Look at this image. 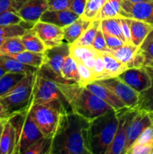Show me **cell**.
Wrapping results in <instances>:
<instances>
[{"mask_svg":"<svg viewBox=\"0 0 153 154\" xmlns=\"http://www.w3.org/2000/svg\"><path fill=\"white\" fill-rule=\"evenodd\" d=\"M100 26L103 32L116 36L126 43L125 39L122 32L119 18H109V19L100 20Z\"/></svg>","mask_w":153,"mask_h":154,"instance_id":"1f68e13d","label":"cell"},{"mask_svg":"<svg viewBox=\"0 0 153 154\" xmlns=\"http://www.w3.org/2000/svg\"><path fill=\"white\" fill-rule=\"evenodd\" d=\"M98 81L112 90L127 108H137L139 104V93L122 82L117 77Z\"/></svg>","mask_w":153,"mask_h":154,"instance_id":"9c48e42d","label":"cell"},{"mask_svg":"<svg viewBox=\"0 0 153 154\" xmlns=\"http://www.w3.org/2000/svg\"><path fill=\"white\" fill-rule=\"evenodd\" d=\"M3 120H4V119H3V118H0V123H1V122Z\"/></svg>","mask_w":153,"mask_h":154,"instance_id":"f907efd6","label":"cell"},{"mask_svg":"<svg viewBox=\"0 0 153 154\" xmlns=\"http://www.w3.org/2000/svg\"><path fill=\"white\" fill-rule=\"evenodd\" d=\"M22 21L17 13L12 11H6L0 14V26L20 24Z\"/></svg>","mask_w":153,"mask_h":154,"instance_id":"74e56055","label":"cell"},{"mask_svg":"<svg viewBox=\"0 0 153 154\" xmlns=\"http://www.w3.org/2000/svg\"><path fill=\"white\" fill-rule=\"evenodd\" d=\"M79 17L78 15L70 10H49L45 11L40 18V21L60 27H64L72 23Z\"/></svg>","mask_w":153,"mask_h":154,"instance_id":"2e32d148","label":"cell"},{"mask_svg":"<svg viewBox=\"0 0 153 154\" xmlns=\"http://www.w3.org/2000/svg\"><path fill=\"white\" fill-rule=\"evenodd\" d=\"M48 9L45 0H28L18 11L17 14L27 22L34 23L40 20L44 12Z\"/></svg>","mask_w":153,"mask_h":154,"instance_id":"9a60e30c","label":"cell"},{"mask_svg":"<svg viewBox=\"0 0 153 154\" xmlns=\"http://www.w3.org/2000/svg\"><path fill=\"white\" fill-rule=\"evenodd\" d=\"M117 78L139 93L148 89L152 84L151 77L145 68H130Z\"/></svg>","mask_w":153,"mask_h":154,"instance_id":"7c38bea8","label":"cell"},{"mask_svg":"<svg viewBox=\"0 0 153 154\" xmlns=\"http://www.w3.org/2000/svg\"><path fill=\"white\" fill-rule=\"evenodd\" d=\"M106 0H87L85 9L80 17L85 20L93 21Z\"/></svg>","mask_w":153,"mask_h":154,"instance_id":"e575fe53","label":"cell"},{"mask_svg":"<svg viewBox=\"0 0 153 154\" xmlns=\"http://www.w3.org/2000/svg\"><path fill=\"white\" fill-rule=\"evenodd\" d=\"M122 32L125 39L126 43H131L130 39V19L129 18H119Z\"/></svg>","mask_w":153,"mask_h":154,"instance_id":"7bdbcfd3","label":"cell"},{"mask_svg":"<svg viewBox=\"0 0 153 154\" xmlns=\"http://www.w3.org/2000/svg\"><path fill=\"white\" fill-rule=\"evenodd\" d=\"M6 120H7V119H4V120H3L0 123V141H1V138H2V135L3 129H4V123H5Z\"/></svg>","mask_w":153,"mask_h":154,"instance_id":"bcb514c9","label":"cell"},{"mask_svg":"<svg viewBox=\"0 0 153 154\" xmlns=\"http://www.w3.org/2000/svg\"><path fill=\"white\" fill-rule=\"evenodd\" d=\"M32 102L34 104L57 102L64 107L68 112L72 111L56 82L42 75L38 69L35 73Z\"/></svg>","mask_w":153,"mask_h":154,"instance_id":"8992f818","label":"cell"},{"mask_svg":"<svg viewBox=\"0 0 153 154\" xmlns=\"http://www.w3.org/2000/svg\"><path fill=\"white\" fill-rule=\"evenodd\" d=\"M104 72V60L102 57L101 51H99L98 54L97 55L95 59V63H94V69H93V75H94L95 81L100 80V77Z\"/></svg>","mask_w":153,"mask_h":154,"instance_id":"60d3db41","label":"cell"},{"mask_svg":"<svg viewBox=\"0 0 153 154\" xmlns=\"http://www.w3.org/2000/svg\"><path fill=\"white\" fill-rule=\"evenodd\" d=\"M52 137H41L32 144L23 154H50Z\"/></svg>","mask_w":153,"mask_h":154,"instance_id":"d6a6232c","label":"cell"},{"mask_svg":"<svg viewBox=\"0 0 153 154\" xmlns=\"http://www.w3.org/2000/svg\"><path fill=\"white\" fill-rule=\"evenodd\" d=\"M145 60V67H153V29L138 48Z\"/></svg>","mask_w":153,"mask_h":154,"instance_id":"836d02e7","label":"cell"},{"mask_svg":"<svg viewBox=\"0 0 153 154\" xmlns=\"http://www.w3.org/2000/svg\"><path fill=\"white\" fill-rule=\"evenodd\" d=\"M92 48L95 49L96 51H101V52H109L110 50L106 46V42H105L104 36L103 32H102L100 26L98 29L96 35L94 37V41L92 45Z\"/></svg>","mask_w":153,"mask_h":154,"instance_id":"f35d334b","label":"cell"},{"mask_svg":"<svg viewBox=\"0 0 153 154\" xmlns=\"http://www.w3.org/2000/svg\"><path fill=\"white\" fill-rule=\"evenodd\" d=\"M26 51L20 37L8 38L0 46V56H8Z\"/></svg>","mask_w":153,"mask_h":154,"instance_id":"4dcf8cb0","label":"cell"},{"mask_svg":"<svg viewBox=\"0 0 153 154\" xmlns=\"http://www.w3.org/2000/svg\"><path fill=\"white\" fill-rule=\"evenodd\" d=\"M153 123V111L138 109L130 121L126 132V143L124 154L135 142L141 132Z\"/></svg>","mask_w":153,"mask_h":154,"instance_id":"30bf717a","label":"cell"},{"mask_svg":"<svg viewBox=\"0 0 153 154\" xmlns=\"http://www.w3.org/2000/svg\"><path fill=\"white\" fill-rule=\"evenodd\" d=\"M43 134L39 129L38 126L33 120L29 112V108L26 114L25 122L22 126V132L20 137L19 144L17 147V153L23 154L24 151L31 145L32 144L37 141L38 139L43 137Z\"/></svg>","mask_w":153,"mask_h":154,"instance_id":"4fadbf2b","label":"cell"},{"mask_svg":"<svg viewBox=\"0 0 153 154\" xmlns=\"http://www.w3.org/2000/svg\"><path fill=\"white\" fill-rule=\"evenodd\" d=\"M26 75L9 72L3 75L0 78V97L10 92Z\"/></svg>","mask_w":153,"mask_h":154,"instance_id":"4316f807","label":"cell"},{"mask_svg":"<svg viewBox=\"0 0 153 154\" xmlns=\"http://www.w3.org/2000/svg\"><path fill=\"white\" fill-rule=\"evenodd\" d=\"M32 30L42 41L46 49L57 46L64 42L63 27L39 20L34 23Z\"/></svg>","mask_w":153,"mask_h":154,"instance_id":"8fae6325","label":"cell"},{"mask_svg":"<svg viewBox=\"0 0 153 154\" xmlns=\"http://www.w3.org/2000/svg\"><path fill=\"white\" fill-rule=\"evenodd\" d=\"M8 57H10L14 60H17L20 63L23 64L28 65V66H34V67L40 68V66L44 64V54H40V53L31 52L28 51H23L22 52L17 53V54H10Z\"/></svg>","mask_w":153,"mask_h":154,"instance_id":"cb8c5ba5","label":"cell"},{"mask_svg":"<svg viewBox=\"0 0 153 154\" xmlns=\"http://www.w3.org/2000/svg\"><path fill=\"white\" fill-rule=\"evenodd\" d=\"M29 112L44 137H52L61 114L68 112L57 102L37 103L31 102Z\"/></svg>","mask_w":153,"mask_h":154,"instance_id":"5b68a950","label":"cell"},{"mask_svg":"<svg viewBox=\"0 0 153 154\" xmlns=\"http://www.w3.org/2000/svg\"><path fill=\"white\" fill-rule=\"evenodd\" d=\"M26 31L27 29H26L20 24L0 26V38H8L12 37H20Z\"/></svg>","mask_w":153,"mask_h":154,"instance_id":"d590c367","label":"cell"},{"mask_svg":"<svg viewBox=\"0 0 153 154\" xmlns=\"http://www.w3.org/2000/svg\"><path fill=\"white\" fill-rule=\"evenodd\" d=\"M89 122L73 111L61 114L52 137L50 154H92L88 139Z\"/></svg>","mask_w":153,"mask_h":154,"instance_id":"6da1fadb","label":"cell"},{"mask_svg":"<svg viewBox=\"0 0 153 154\" xmlns=\"http://www.w3.org/2000/svg\"><path fill=\"white\" fill-rule=\"evenodd\" d=\"M153 26L137 20L130 19V39L131 43L140 47L148 33L152 30Z\"/></svg>","mask_w":153,"mask_h":154,"instance_id":"44dd1931","label":"cell"},{"mask_svg":"<svg viewBox=\"0 0 153 154\" xmlns=\"http://www.w3.org/2000/svg\"><path fill=\"white\" fill-rule=\"evenodd\" d=\"M71 111L91 121L112 109L108 104L79 83L56 82Z\"/></svg>","mask_w":153,"mask_h":154,"instance_id":"7a4b0ae2","label":"cell"},{"mask_svg":"<svg viewBox=\"0 0 153 154\" xmlns=\"http://www.w3.org/2000/svg\"><path fill=\"white\" fill-rule=\"evenodd\" d=\"M91 22L92 21L85 20L79 17L72 23L63 27L64 42L70 45L73 44L86 30Z\"/></svg>","mask_w":153,"mask_h":154,"instance_id":"ffe728a7","label":"cell"},{"mask_svg":"<svg viewBox=\"0 0 153 154\" xmlns=\"http://www.w3.org/2000/svg\"><path fill=\"white\" fill-rule=\"evenodd\" d=\"M17 150L16 131L7 119L0 141V154H16Z\"/></svg>","mask_w":153,"mask_h":154,"instance_id":"ac0fdd59","label":"cell"},{"mask_svg":"<svg viewBox=\"0 0 153 154\" xmlns=\"http://www.w3.org/2000/svg\"><path fill=\"white\" fill-rule=\"evenodd\" d=\"M103 34L104 36L106 46L110 50H116L125 44L122 40L116 37V36L111 35L107 34L106 32H103Z\"/></svg>","mask_w":153,"mask_h":154,"instance_id":"b9f144b4","label":"cell"},{"mask_svg":"<svg viewBox=\"0 0 153 154\" xmlns=\"http://www.w3.org/2000/svg\"><path fill=\"white\" fill-rule=\"evenodd\" d=\"M6 38H0V46H1L2 45L3 42H4V40H5Z\"/></svg>","mask_w":153,"mask_h":154,"instance_id":"681fc988","label":"cell"},{"mask_svg":"<svg viewBox=\"0 0 153 154\" xmlns=\"http://www.w3.org/2000/svg\"><path fill=\"white\" fill-rule=\"evenodd\" d=\"M99 51L92 47L70 45V56L75 62H80L92 72Z\"/></svg>","mask_w":153,"mask_h":154,"instance_id":"e0dca14e","label":"cell"},{"mask_svg":"<svg viewBox=\"0 0 153 154\" xmlns=\"http://www.w3.org/2000/svg\"><path fill=\"white\" fill-rule=\"evenodd\" d=\"M0 63L7 72H15V73L31 74L35 73L38 68L32 66L23 64L17 60L8 56H0Z\"/></svg>","mask_w":153,"mask_h":154,"instance_id":"7402d4cb","label":"cell"},{"mask_svg":"<svg viewBox=\"0 0 153 154\" xmlns=\"http://www.w3.org/2000/svg\"><path fill=\"white\" fill-rule=\"evenodd\" d=\"M119 18L137 20L153 26V1L132 3L122 0Z\"/></svg>","mask_w":153,"mask_h":154,"instance_id":"ba28073f","label":"cell"},{"mask_svg":"<svg viewBox=\"0 0 153 154\" xmlns=\"http://www.w3.org/2000/svg\"><path fill=\"white\" fill-rule=\"evenodd\" d=\"M6 72H7V71L5 70V69L3 67V66L1 64V63H0V78H1L3 75H4Z\"/></svg>","mask_w":153,"mask_h":154,"instance_id":"7dc6e473","label":"cell"},{"mask_svg":"<svg viewBox=\"0 0 153 154\" xmlns=\"http://www.w3.org/2000/svg\"><path fill=\"white\" fill-rule=\"evenodd\" d=\"M128 2H130L132 3H137V2H150L153 0H128Z\"/></svg>","mask_w":153,"mask_h":154,"instance_id":"c3c4849f","label":"cell"},{"mask_svg":"<svg viewBox=\"0 0 153 154\" xmlns=\"http://www.w3.org/2000/svg\"><path fill=\"white\" fill-rule=\"evenodd\" d=\"M137 110V108L135 107L130 108H124L116 111L118 117V126L115 137L106 154H124L126 132Z\"/></svg>","mask_w":153,"mask_h":154,"instance_id":"52a82bcc","label":"cell"},{"mask_svg":"<svg viewBox=\"0 0 153 154\" xmlns=\"http://www.w3.org/2000/svg\"><path fill=\"white\" fill-rule=\"evenodd\" d=\"M118 126L117 112L112 110L89 122L88 139L92 154H106Z\"/></svg>","mask_w":153,"mask_h":154,"instance_id":"3957f363","label":"cell"},{"mask_svg":"<svg viewBox=\"0 0 153 154\" xmlns=\"http://www.w3.org/2000/svg\"><path fill=\"white\" fill-rule=\"evenodd\" d=\"M151 77V86L139 93V104L137 109L153 111V67H145Z\"/></svg>","mask_w":153,"mask_h":154,"instance_id":"83f0119b","label":"cell"},{"mask_svg":"<svg viewBox=\"0 0 153 154\" xmlns=\"http://www.w3.org/2000/svg\"><path fill=\"white\" fill-rule=\"evenodd\" d=\"M122 0H106L94 20H103L109 18H119Z\"/></svg>","mask_w":153,"mask_h":154,"instance_id":"484cf974","label":"cell"},{"mask_svg":"<svg viewBox=\"0 0 153 154\" xmlns=\"http://www.w3.org/2000/svg\"><path fill=\"white\" fill-rule=\"evenodd\" d=\"M35 73L27 74L10 92L0 97V102L9 117L29 107L32 99Z\"/></svg>","mask_w":153,"mask_h":154,"instance_id":"277c9868","label":"cell"},{"mask_svg":"<svg viewBox=\"0 0 153 154\" xmlns=\"http://www.w3.org/2000/svg\"><path fill=\"white\" fill-rule=\"evenodd\" d=\"M61 75L64 80L70 82L80 83L79 72L74 60L70 57V54L66 57L61 70Z\"/></svg>","mask_w":153,"mask_h":154,"instance_id":"f1b7e54d","label":"cell"},{"mask_svg":"<svg viewBox=\"0 0 153 154\" xmlns=\"http://www.w3.org/2000/svg\"><path fill=\"white\" fill-rule=\"evenodd\" d=\"M101 54L104 60V72L100 77V80L116 78L128 69L126 65L121 63L119 60H117L109 53L101 52Z\"/></svg>","mask_w":153,"mask_h":154,"instance_id":"d6986e66","label":"cell"},{"mask_svg":"<svg viewBox=\"0 0 153 154\" xmlns=\"http://www.w3.org/2000/svg\"><path fill=\"white\" fill-rule=\"evenodd\" d=\"M9 115L8 114L7 111H5L4 109V106L2 105V104L0 102V118H3V119H8L9 118Z\"/></svg>","mask_w":153,"mask_h":154,"instance_id":"f6af8a7d","label":"cell"},{"mask_svg":"<svg viewBox=\"0 0 153 154\" xmlns=\"http://www.w3.org/2000/svg\"><path fill=\"white\" fill-rule=\"evenodd\" d=\"M100 20H93L90 23L89 26L86 29L85 32L78 38L71 45H80V46L92 47V42L96 35L98 29L100 26Z\"/></svg>","mask_w":153,"mask_h":154,"instance_id":"f546056e","label":"cell"},{"mask_svg":"<svg viewBox=\"0 0 153 154\" xmlns=\"http://www.w3.org/2000/svg\"><path fill=\"white\" fill-rule=\"evenodd\" d=\"M75 63L77 66L78 72H79L80 78V81L79 83L80 85L86 87L87 84L95 81L94 75L89 69H88L86 66H84L82 63H80V62H75Z\"/></svg>","mask_w":153,"mask_h":154,"instance_id":"8d00e7d4","label":"cell"},{"mask_svg":"<svg viewBox=\"0 0 153 154\" xmlns=\"http://www.w3.org/2000/svg\"><path fill=\"white\" fill-rule=\"evenodd\" d=\"M49 10H68L70 9L72 0H45Z\"/></svg>","mask_w":153,"mask_h":154,"instance_id":"ab89813d","label":"cell"},{"mask_svg":"<svg viewBox=\"0 0 153 154\" xmlns=\"http://www.w3.org/2000/svg\"><path fill=\"white\" fill-rule=\"evenodd\" d=\"M86 87L88 90H89L92 93H94L95 96L102 99L104 102L108 104L116 111H120L123 108H127L124 105V104L116 96L115 93L112 90L104 86L103 84H100L98 81H94L90 84H87Z\"/></svg>","mask_w":153,"mask_h":154,"instance_id":"5bb4252c","label":"cell"},{"mask_svg":"<svg viewBox=\"0 0 153 154\" xmlns=\"http://www.w3.org/2000/svg\"><path fill=\"white\" fill-rule=\"evenodd\" d=\"M20 38L26 51L44 54L46 50L42 41L32 29L27 30Z\"/></svg>","mask_w":153,"mask_h":154,"instance_id":"d4e9b609","label":"cell"},{"mask_svg":"<svg viewBox=\"0 0 153 154\" xmlns=\"http://www.w3.org/2000/svg\"><path fill=\"white\" fill-rule=\"evenodd\" d=\"M138 48L139 47L135 46L132 43H125L120 48L116 50H110L107 53L116 57L121 63L126 65L128 69H129Z\"/></svg>","mask_w":153,"mask_h":154,"instance_id":"603a6c76","label":"cell"},{"mask_svg":"<svg viewBox=\"0 0 153 154\" xmlns=\"http://www.w3.org/2000/svg\"><path fill=\"white\" fill-rule=\"evenodd\" d=\"M86 2L87 0H72L71 5L69 10L80 17L85 9Z\"/></svg>","mask_w":153,"mask_h":154,"instance_id":"ee69618b","label":"cell"}]
</instances>
